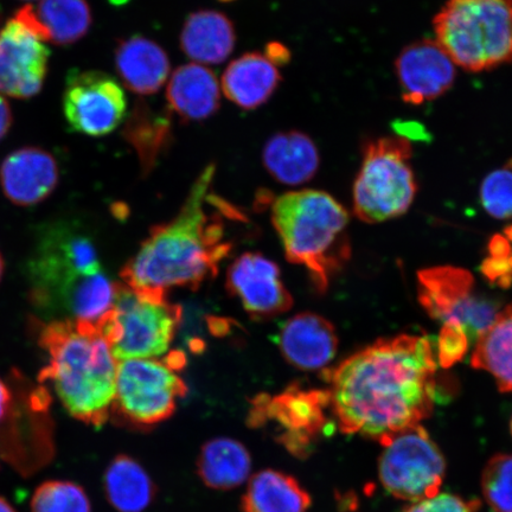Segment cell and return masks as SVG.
Instances as JSON below:
<instances>
[{
  "instance_id": "obj_1",
  "label": "cell",
  "mask_w": 512,
  "mask_h": 512,
  "mask_svg": "<svg viewBox=\"0 0 512 512\" xmlns=\"http://www.w3.org/2000/svg\"><path fill=\"white\" fill-rule=\"evenodd\" d=\"M435 374L437 360L425 336L380 339L358 351L325 371L339 430L387 445L432 414Z\"/></svg>"
},
{
  "instance_id": "obj_2",
  "label": "cell",
  "mask_w": 512,
  "mask_h": 512,
  "mask_svg": "<svg viewBox=\"0 0 512 512\" xmlns=\"http://www.w3.org/2000/svg\"><path fill=\"white\" fill-rule=\"evenodd\" d=\"M214 176L215 165L209 164L175 219L151 229L121 271L124 284L168 296L171 288L197 290L215 277L232 245L224 240L220 215H209L206 209Z\"/></svg>"
},
{
  "instance_id": "obj_3",
  "label": "cell",
  "mask_w": 512,
  "mask_h": 512,
  "mask_svg": "<svg viewBox=\"0 0 512 512\" xmlns=\"http://www.w3.org/2000/svg\"><path fill=\"white\" fill-rule=\"evenodd\" d=\"M41 347L49 364L40 382H49L67 412L87 425L100 427L110 419L118 361L95 324L74 319L42 326Z\"/></svg>"
},
{
  "instance_id": "obj_4",
  "label": "cell",
  "mask_w": 512,
  "mask_h": 512,
  "mask_svg": "<svg viewBox=\"0 0 512 512\" xmlns=\"http://www.w3.org/2000/svg\"><path fill=\"white\" fill-rule=\"evenodd\" d=\"M271 220L288 261L303 266L320 293L351 255L348 211L328 192L291 191L274 201Z\"/></svg>"
},
{
  "instance_id": "obj_5",
  "label": "cell",
  "mask_w": 512,
  "mask_h": 512,
  "mask_svg": "<svg viewBox=\"0 0 512 512\" xmlns=\"http://www.w3.org/2000/svg\"><path fill=\"white\" fill-rule=\"evenodd\" d=\"M433 27L441 48L469 72L512 63V0H447Z\"/></svg>"
},
{
  "instance_id": "obj_6",
  "label": "cell",
  "mask_w": 512,
  "mask_h": 512,
  "mask_svg": "<svg viewBox=\"0 0 512 512\" xmlns=\"http://www.w3.org/2000/svg\"><path fill=\"white\" fill-rule=\"evenodd\" d=\"M182 307L160 293L134 290L124 283L115 288L114 304L96 328L115 360H146L168 352L182 323Z\"/></svg>"
},
{
  "instance_id": "obj_7",
  "label": "cell",
  "mask_w": 512,
  "mask_h": 512,
  "mask_svg": "<svg viewBox=\"0 0 512 512\" xmlns=\"http://www.w3.org/2000/svg\"><path fill=\"white\" fill-rule=\"evenodd\" d=\"M412 155V143L406 137H383L364 147L361 170L354 184V211L358 219L380 223L411 208L418 190Z\"/></svg>"
},
{
  "instance_id": "obj_8",
  "label": "cell",
  "mask_w": 512,
  "mask_h": 512,
  "mask_svg": "<svg viewBox=\"0 0 512 512\" xmlns=\"http://www.w3.org/2000/svg\"><path fill=\"white\" fill-rule=\"evenodd\" d=\"M184 364L179 352L164 361H119L112 414L134 427H152L170 419L177 401L188 393L187 384L177 374Z\"/></svg>"
},
{
  "instance_id": "obj_9",
  "label": "cell",
  "mask_w": 512,
  "mask_h": 512,
  "mask_svg": "<svg viewBox=\"0 0 512 512\" xmlns=\"http://www.w3.org/2000/svg\"><path fill=\"white\" fill-rule=\"evenodd\" d=\"M101 273L94 243L73 229L51 227L30 261L32 299L41 309H62L81 280Z\"/></svg>"
},
{
  "instance_id": "obj_10",
  "label": "cell",
  "mask_w": 512,
  "mask_h": 512,
  "mask_svg": "<svg viewBox=\"0 0 512 512\" xmlns=\"http://www.w3.org/2000/svg\"><path fill=\"white\" fill-rule=\"evenodd\" d=\"M329 408V390L292 384L278 395L256 396L247 422L252 428L271 426L275 439L292 456L306 458L328 425Z\"/></svg>"
},
{
  "instance_id": "obj_11",
  "label": "cell",
  "mask_w": 512,
  "mask_h": 512,
  "mask_svg": "<svg viewBox=\"0 0 512 512\" xmlns=\"http://www.w3.org/2000/svg\"><path fill=\"white\" fill-rule=\"evenodd\" d=\"M383 447L379 477L390 495L412 503L439 495L446 462L424 427L409 428Z\"/></svg>"
},
{
  "instance_id": "obj_12",
  "label": "cell",
  "mask_w": 512,
  "mask_h": 512,
  "mask_svg": "<svg viewBox=\"0 0 512 512\" xmlns=\"http://www.w3.org/2000/svg\"><path fill=\"white\" fill-rule=\"evenodd\" d=\"M419 302L441 323L462 324L470 338H478L498 313L492 300L476 292L473 275L463 268L440 266L418 274Z\"/></svg>"
},
{
  "instance_id": "obj_13",
  "label": "cell",
  "mask_w": 512,
  "mask_h": 512,
  "mask_svg": "<svg viewBox=\"0 0 512 512\" xmlns=\"http://www.w3.org/2000/svg\"><path fill=\"white\" fill-rule=\"evenodd\" d=\"M64 118L73 131L104 137L123 123L127 99L117 79L99 70L69 74L64 88Z\"/></svg>"
},
{
  "instance_id": "obj_14",
  "label": "cell",
  "mask_w": 512,
  "mask_h": 512,
  "mask_svg": "<svg viewBox=\"0 0 512 512\" xmlns=\"http://www.w3.org/2000/svg\"><path fill=\"white\" fill-rule=\"evenodd\" d=\"M49 49L31 31L10 19L0 31V94L30 99L42 91Z\"/></svg>"
},
{
  "instance_id": "obj_15",
  "label": "cell",
  "mask_w": 512,
  "mask_h": 512,
  "mask_svg": "<svg viewBox=\"0 0 512 512\" xmlns=\"http://www.w3.org/2000/svg\"><path fill=\"white\" fill-rule=\"evenodd\" d=\"M227 288L254 318L277 317L293 306L278 265L259 253L242 254L230 265Z\"/></svg>"
},
{
  "instance_id": "obj_16",
  "label": "cell",
  "mask_w": 512,
  "mask_h": 512,
  "mask_svg": "<svg viewBox=\"0 0 512 512\" xmlns=\"http://www.w3.org/2000/svg\"><path fill=\"white\" fill-rule=\"evenodd\" d=\"M402 99L422 105L450 91L456 64L437 41L421 40L403 49L395 62Z\"/></svg>"
},
{
  "instance_id": "obj_17",
  "label": "cell",
  "mask_w": 512,
  "mask_h": 512,
  "mask_svg": "<svg viewBox=\"0 0 512 512\" xmlns=\"http://www.w3.org/2000/svg\"><path fill=\"white\" fill-rule=\"evenodd\" d=\"M57 160L36 146H24L11 152L0 168L4 195L16 206L31 207L47 200L59 184Z\"/></svg>"
},
{
  "instance_id": "obj_18",
  "label": "cell",
  "mask_w": 512,
  "mask_h": 512,
  "mask_svg": "<svg viewBox=\"0 0 512 512\" xmlns=\"http://www.w3.org/2000/svg\"><path fill=\"white\" fill-rule=\"evenodd\" d=\"M15 18L42 42L62 47L82 40L93 22L87 0H40L23 6Z\"/></svg>"
},
{
  "instance_id": "obj_19",
  "label": "cell",
  "mask_w": 512,
  "mask_h": 512,
  "mask_svg": "<svg viewBox=\"0 0 512 512\" xmlns=\"http://www.w3.org/2000/svg\"><path fill=\"white\" fill-rule=\"evenodd\" d=\"M279 347L285 360L300 370L324 369L337 354L334 325L316 313H299L280 331Z\"/></svg>"
},
{
  "instance_id": "obj_20",
  "label": "cell",
  "mask_w": 512,
  "mask_h": 512,
  "mask_svg": "<svg viewBox=\"0 0 512 512\" xmlns=\"http://www.w3.org/2000/svg\"><path fill=\"white\" fill-rule=\"evenodd\" d=\"M115 69L124 86L137 95L156 94L170 74V60L162 46L134 35L120 40L114 50Z\"/></svg>"
},
{
  "instance_id": "obj_21",
  "label": "cell",
  "mask_w": 512,
  "mask_h": 512,
  "mask_svg": "<svg viewBox=\"0 0 512 512\" xmlns=\"http://www.w3.org/2000/svg\"><path fill=\"white\" fill-rule=\"evenodd\" d=\"M166 101L171 114L185 123H197L219 112L221 86L213 70L198 63L184 64L171 75Z\"/></svg>"
},
{
  "instance_id": "obj_22",
  "label": "cell",
  "mask_w": 512,
  "mask_h": 512,
  "mask_svg": "<svg viewBox=\"0 0 512 512\" xmlns=\"http://www.w3.org/2000/svg\"><path fill=\"white\" fill-rule=\"evenodd\" d=\"M281 74L265 54L247 53L229 63L222 75V91L242 110L252 111L272 98Z\"/></svg>"
},
{
  "instance_id": "obj_23",
  "label": "cell",
  "mask_w": 512,
  "mask_h": 512,
  "mask_svg": "<svg viewBox=\"0 0 512 512\" xmlns=\"http://www.w3.org/2000/svg\"><path fill=\"white\" fill-rule=\"evenodd\" d=\"M181 49L198 64H220L232 55L236 32L232 19L215 10L192 12L181 32Z\"/></svg>"
},
{
  "instance_id": "obj_24",
  "label": "cell",
  "mask_w": 512,
  "mask_h": 512,
  "mask_svg": "<svg viewBox=\"0 0 512 512\" xmlns=\"http://www.w3.org/2000/svg\"><path fill=\"white\" fill-rule=\"evenodd\" d=\"M262 163L275 181L300 185L316 176L320 157L315 142L307 134L286 131L267 140L262 151Z\"/></svg>"
},
{
  "instance_id": "obj_25",
  "label": "cell",
  "mask_w": 512,
  "mask_h": 512,
  "mask_svg": "<svg viewBox=\"0 0 512 512\" xmlns=\"http://www.w3.org/2000/svg\"><path fill=\"white\" fill-rule=\"evenodd\" d=\"M197 475L214 490H233L251 476L252 457L245 445L232 438H214L201 448Z\"/></svg>"
},
{
  "instance_id": "obj_26",
  "label": "cell",
  "mask_w": 512,
  "mask_h": 512,
  "mask_svg": "<svg viewBox=\"0 0 512 512\" xmlns=\"http://www.w3.org/2000/svg\"><path fill=\"white\" fill-rule=\"evenodd\" d=\"M312 499L296 478L277 470H262L249 479L241 499L243 512H306Z\"/></svg>"
},
{
  "instance_id": "obj_27",
  "label": "cell",
  "mask_w": 512,
  "mask_h": 512,
  "mask_svg": "<svg viewBox=\"0 0 512 512\" xmlns=\"http://www.w3.org/2000/svg\"><path fill=\"white\" fill-rule=\"evenodd\" d=\"M107 501L118 512H144L156 496L149 473L136 459L119 454L105 472Z\"/></svg>"
},
{
  "instance_id": "obj_28",
  "label": "cell",
  "mask_w": 512,
  "mask_h": 512,
  "mask_svg": "<svg viewBox=\"0 0 512 512\" xmlns=\"http://www.w3.org/2000/svg\"><path fill=\"white\" fill-rule=\"evenodd\" d=\"M471 366L494 376L501 392L512 393V304L477 338Z\"/></svg>"
},
{
  "instance_id": "obj_29",
  "label": "cell",
  "mask_w": 512,
  "mask_h": 512,
  "mask_svg": "<svg viewBox=\"0 0 512 512\" xmlns=\"http://www.w3.org/2000/svg\"><path fill=\"white\" fill-rule=\"evenodd\" d=\"M170 114L158 115L143 102H139L128 120L125 137L138 152L145 170L152 168L160 153L170 144Z\"/></svg>"
},
{
  "instance_id": "obj_30",
  "label": "cell",
  "mask_w": 512,
  "mask_h": 512,
  "mask_svg": "<svg viewBox=\"0 0 512 512\" xmlns=\"http://www.w3.org/2000/svg\"><path fill=\"white\" fill-rule=\"evenodd\" d=\"M117 284L99 273L80 281L70 292L62 310L72 315L70 319L96 324L110 312L115 299Z\"/></svg>"
},
{
  "instance_id": "obj_31",
  "label": "cell",
  "mask_w": 512,
  "mask_h": 512,
  "mask_svg": "<svg viewBox=\"0 0 512 512\" xmlns=\"http://www.w3.org/2000/svg\"><path fill=\"white\" fill-rule=\"evenodd\" d=\"M32 512H92L91 501L82 486L69 480H48L31 499Z\"/></svg>"
},
{
  "instance_id": "obj_32",
  "label": "cell",
  "mask_w": 512,
  "mask_h": 512,
  "mask_svg": "<svg viewBox=\"0 0 512 512\" xmlns=\"http://www.w3.org/2000/svg\"><path fill=\"white\" fill-rule=\"evenodd\" d=\"M482 490L486 503L498 512H512V454H497L485 465Z\"/></svg>"
},
{
  "instance_id": "obj_33",
  "label": "cell",
  "mask_w": 512,
  "mask_h": 512,
  "mask_svg": "<svg viewBox=\"0 0 512 512\" xmlns=\"http://www.w3.org/2000/svg\"><path fill=\"white\" fill-rule=\"evenodd\" d=\"M486 213L498 220L512 219V165L486 176L480 187Z\"/></svg>"
},
{
  "instance_id": "obj_34",
  "label": "cell",
  "mask_w": 512,
  "mask_h": 512,
  "mask_svg": "<svg viewBox=\"0 0 512 512\" xmlns=\"http://www.w3.org/2000/svg\"><path fill=\"white\" fill-rule=\"evenodd\" d=\"M485 278L499 287L512 285V245L504 235H496L489 243V256L483 262Z\"/></svg>"
},
{
  "instance_id": "obj_35",
  "label": "cell",
  "mask_w": 512,
  "mask_h": 512,
  "mask_svg": "<svg viewBox=\"0 0 512 512\" xmlns=\"http://www.w3.org/2000/svg\"><path fill=\"white\" fill-rule=\"evenodd\" d=\"M471 338L462 324L457 322L443 323L438 339V361L440 366L448 369L463 361Z\"/></svg>"
},
{
  "instance_id": "obj_36",
  "label": "cell",
  "mask_w": 512,
  "mask_h": 512,
  "mask_svg": "<svg viewBox=\"0 0 512 512\" xmlns=\"http://www.w3.org/2000/svg\"><path fill=\"white\" fill-rule=\"evenodd\" d=\"M479 507L480 503L477 499L465 501L464 498L456 495L441 494L413 503L402 512H477Z\"/></svg>"
},
{
  "instance_id": "obj_37",
  "label": "cell",
  "mask_w": 512,
  "mask_h": 512,
  "mask_svg": "<svg viewBox=\"0 0 512 512\" xmlns=\"http://www.w3.org/2000/svg\"><path fill=\"white\" fill-rule=\"evenodd\" d=\"M16 399L12 390L3 380H0V428L8 421Z\"/></svg>"
},
{
  "instance_id": "obj_38",
  "label": "cell",
  "mask_w": 512,
  "mask_h": 512,
  "mask_svg": "<svg viewBox=\"0 0 512 512\" xmlns=\"http://www.w3.org/2000/svg\"><path fill=\"white\" fill-rule=\"evenodd\" d=\"M265 55L275 66H285L291 60V53L283 44L272 42L268 44Z\"/></svg>"
},
{
  "instance_id": "obj_39",
  "label": "cell",
  "mask_w": 512,
  "mask_h": 512,
  "mask_svg": "<svg viewBox=\"0 0 512 512\" xmlns=\"http://www.w3.org/2000/svg\"><path fill=\"white\" fill-rule=\"evenodd\" d=\"M12 123H14V115H12L9 102L0 95V140H3L9 133Z\"/></svg>"
},
{
  "instance_id": "obj_40",
  "label": "cell",
  "mask_w": 512,
  "mask_h": 512,
  "mask_svg": "<svg viewBox=\"0 0 512 512\" xmlns=\"http://www.w3.org/2000/svg\"><path fill=\"white\" fill-rule=\"evenodd\" d=\"M0 512H16V510L5 498L0 496Z\"/></svg>"
},
{
  "instance_id": "obj_41",
  "label": "cell",
  "mask_w": 512,
  "mask_h": 512,
  "mask_svg": "<svg viewBox=\"0 0 512 512\" xmlns=\"http://www.w3.org/2000/svg\"><path fill=\"white\" fill-rule=\"evenodd\" d=\"M504 236L512 243V224L504 230Z\"/></svg>"
},
{
  "instance_id": "obj_42",
  "label": "cell",
  "mask_w": 512,
  "mask_h": 512,
  "mask_svg": "<svg viewBox=\"0 0 512 512\" xmlns=\"http://www.w3.org/2000/svg\"><path fill=\"white\" fill-rule=\"evenodd\" d=\"M4 268H5L4 259H3L2 254H0V281H2V278H3Z\"/></svg>"
},
{
  "instance_id": "obj_43",
  "label": "cell",
  "mask_w": 512,
  "mask_h": 512,
  "mask_svg": "<svg viewBox=\"0 0 512 512\" xmlns=\"http://www.w3.org/2000/svg\"><path fill=\"white\" fill-rule=\"evenodd\" d=\"M510 430H511V434H512V419H511V424H510Z\"/></svg>"
},
{
  "instance_id": "obj_44",
  "label": "cell",
  "mask_w": 512,
  "mask_h": 512,
  "mask_svg": "<svg viewBox=\"0 0 512 512\" xmlns=\"http://www.w3.org/2000/svg\"><path fill=\"white\" fill-rule=\"evenodd\" d=\"M25 2H31V0H25Z\"/></svg>"
},
{
  "instance_id": "obj_45",
  "label": "cell",
  "mask_w": 512,
  "mask_h": 512,
  "mask_svg": "<svg viewBox=\"0 0 512 512\" xmlns=\"http://www.w3.org/2000/svg\"><path fill=\"white\" fill-rule=\"evenodd\" d=\"M511 165H512V163H511Z\"/></svg>"
}]
</instances>
